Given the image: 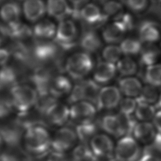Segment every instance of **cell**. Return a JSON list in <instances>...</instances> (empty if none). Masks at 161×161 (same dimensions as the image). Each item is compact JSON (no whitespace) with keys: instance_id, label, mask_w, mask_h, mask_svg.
Masks as SVG:
<instances>
[{"instance_id":"obj_1","label":"cell","mask_w":161,"mask_h":161,"mask_svg":"<svg viewBox=\"0 0 161 161\" xmlns=\"http://www.w3.org/2000/svg\"><path fill=\"white\" fill-rule=\"evenodd\" d=\"M52 136L44 124H36L24 132L22 149L30 158H42L51 150Z\"/></svg>"},{"instance_id":"obj_2","label":"cell","mask_w":161,"mask_h":161,"mask_svg":"<svg viewBox=\"0 0 161 161\" xmlns=\"http://www.w3.org/2000/svg\"><path fill=\"white\" fill-rule=\"evenodd\" d=\"M9 92L10 101L17 114L30 112L35 108L38 94L31 85L20 83Z\"/></svg>"},{"instance_id":"obj_3","label":"cell","mask_w":161,"mask_h":161,"mask_svg":"<svg viewBox=\"0 0 161 161\" xmlns=\"http://www.w3.org/2000/svg\"><path fill=\"white\" fill-rule=\"evenodd\" d=\"M94 69V61L90 53L84 51L71 55L65 62L64 71L72 80L80 81Z\"/></svg>"},{"instance_id":"obj_4","label":"cell","mask_w":161,"mask_h":161,"mask_svg":"<svg viewBox=\"0 0 161 161\" xmlns=\"http://www.w3.org/2000/svg\"><path fill=\"white\" fill-rule=\"evenodd\" d=\"M101 89L100 85L93 79L78 81L74 85L70 93L67 96L68 103L71 105L81 101H87L96 106Z\"/></svg>"},{"instance_id":"obj_5","label":"cell","mask_w":161,"mask_h":161,"mask_svg":"<svg viewBox=\"0 0 161 161\" xmlns=\"http://www.w3.org/2000/svg\"><path fill=\"white\" fill-rule=\"evenodd\" d=\"M77 37L78 30L75 22L67 18L59 21L53 41L63 51H67L75 47Z\"/></svg>"},{"instance_id":"obj_6","label":"cell","mask_w":161,"mask_h":161,"mask_svg":"<svg viewBox=\"0 0 161 161\" xmlns=\"http://www.w3.org/2000/svg\"><path fill=\"white\" fill-rule=\"evenodd\" d=\"M77 141L75 128L69 126L60 127L52 136L50 151L67 153L76 146Z\"/></svg>"},{"instance_id":"obj_7","label":"cell","mask_w":161,"mask_h":161,"mask_svg":"<svg viewBox=\"0 0 161 161\" xmlns=\"http://www.w3.org/2000/svg\"><path fill=\"white\" fill-rule=\"evenodd\" d=\"M114 153L116 161H139L141 158L140 146L130 136H124L118 142Z\"/></svg>"},{"instance_id":"obj_8","label":"cell","mask_w":161,"mask_h":161,"mask_svg":"<svg viewBox=\"0 0 161 161\" xmlns=\"http://www.w3.org/2000/svg\"><path fill=\"white\" fill-rule=\"evenodd\" d=\"M25 131V128L16 118L13 121L0 126V135L4 145L8 148L19 147Z\"/></svg>"},{"instance_id":"obj_9","label":"cell","mask_w":161,"mask_h":161,"mask_svg":"<svg viewBox=\"0 0 161 161\" xmlns=\"http://www.w3.org/2000/svg\"><path fill=\"white\" fill-rule=\"evenodd\" d=\"M96 106L87 101H81L70 106V121L75 125L94 120Z\"/></svg>"},{"instance_id":"obj_10","label":"cell","mask_w":161,"mask_h":161,"mask_svg":"<svg viewBox=\"0 0 161 161\" xmlns=\"http://www.w3.org/2000/svg\"><path fill=\"white\" fill-rule=\"evenodd\" d=\"M89 146L97 159L109 158L114 151L113 141L103 133L95 135L89 142Z\"/></svg>"},{"instance_id":"obj_11","label":"cell","mask_w":161,"mask_h":161,"mask_svg":"<svg viewBox=\"0 0 161 161\" xmlns=\"http://www.w3.org/2000/svg\"><path fill=\"white\" fill-rule=\"evenodd\" d=\"M45 125L62 127L70 121V107L67 104L57 102L43 117Z\"/></svg>"},{"instance_id":"obj_12","label":"cell","mask_w":161,"mask_h":161,"mask_svg":"<svg viewBox=\"0 0 161 161\" xmlns=\"http://www.w3.org/2000/svg\"><path fill=\"white\" fill-rule=\"evenodd\" d=\"M121 91L115 86H105L101 89L96 107L98 109H111L121 102Z\"/></svg>"},{"instance_id":"obj_13","label":"cell","mask_w":161,"mask_h":161,"mask_svg":"<svg viewBox=\"0 0 161 161\" xmlns=\"http://www.w3.org/2000/svg\"><path fill=\"white\" fill-rule=\"evenodd\" d=\"M79 16L89 26H95L104 21L106 15L94 3H86L79 9Z\"/></svg>"},{"instance_id":"obj_14","label":"cell","mask_w":161,"mask_h":161,"mask_svg":"<svg viewBox=\"0 0 161 161\" xmlns=\"http://www.w3.org/2000/svg\"><path fill=\"white\" fill-rule=\"evenodd\" d=\"M68 0H47V13L58 21L67 19L74 12Z\"/></svg>"},{"instance_id":"obj_15","label":"cell","mask_w":161,"mask_h":161,"mask_svg":"<svg viewBox=\"0 0 161 161\" xmlns=\"http://www.w3.org/2000/svg\"><path fill=\"white\" fill-rule=\"evenodd\" d=\"M22 13L28 21L36 23L47 13L46 3L43 0H25L23 3Z\"/></svg>"},{"instance_id":"obj_16","label":"cell","mask_w":161,"mask_h":161,"mask_svg":"<svg viewBox=\"0 0 161 161\" xmlns=\"http://www.w3.org/2000/svg\"><path fill=\"white\" fill-rule=\"evenodd\" d=\"M71 80L64 73L57 74L51 81L49 93L57 99L65 96H68L74 86Z\"/></svg>"},{"instance_id":"obj_17","label":"cell","mask_w":161,"mask_h":161,"mask_svg":"<svg viewBox=\"0 0 161 161\" xmlns=\"http://www.w3.org/2000/svg\"><path fill=\"white\" fill-rule=\"evenodd\" d=\"M57 25L48 19H42L32 28V35L37 41H50L54 39Z\"/></svg>"},{"instance_id":"obj_18","label":"cell","mask_w":161,"mask_h":161,"mask_svg":"<svg viewBox=\"0 0 161 161\" xmlns=\"http://www.w3.org/2000/svg\"><path fill=\"white\" fill-rule=\"evenodd\" d=\"M15 65L7 64L0 67V91H9L15 86L19 84L20 71Z\"/></svg>"},{"instance_id":"obj_19","label":"cell","mask_w":161,"mask_h":161,"mask_svg":"<svg viewBox=\"0 0 161 161\" xmlns=\"http://www.w3.org/2000/svg\"><path fill=\"white\" fill-rule=\"evenodd\" d=\"M116 70L114 64L105 60L99 62L93 70L92 79L99 85L108 83L115 76Z\"/></svg>"},{"instance_id":"obj_20","label":"cell","mask_w":161,"mask_h":161,"mask_svg":"<svg viewBox=\"0 0 161 161\" xmlns=\"http://www.w3.org/2000/svg\"><path fill=\"white\" fill-rule=\"evenodd\" d=\"M79 44L82 51L91 54L96 52L100 48L101 40L96 31L88 28L81 34Z\"/></svg>"},{"instance_id":"obj_21","label":"cell","mask_w":161,"mask_h":161,"mask_svg":"<svg viewBox=\"0 0 161 161\" xmlns=\"http://www.w3.org/2000/svg\"><path fill=\"white\" fill-rule=\"evenodd\" d=\"M22 8L16 2H7L0 9V18L6 25L20 21Z\"/></svg>"},{"instance_id":"obj_22","label":"cell","mask_w":161,"mask_h":161,"mask_svg":"<svg viewBox=\"0 0 161 161\" xmlns=\"http://www.w3.org/2000/svg\"><path fill=\"white\" fill-rule=\"evenodd\" d=\"M127 30L118 21L108 25L103 30L102 37L109 44H115L121 42Z\"/></svg>"},{"instance_id":"obj_23","label":"cell","mask_w":161,"mask_h":161,"mask_svg":"<svg viewBox=\"0 0 161 161\" xmlns=\"http://www.w3.org/2000/svg\"><path fill=\"white\" fill-rule=\"evenodd\" d=\"M7 36L13 39L14 41H23L31 36L32 35V28L19 21L18 23L6 25L5 26Z\"/></svg>"},{"instance_id":"obj_24","label":"cell","mask_w":161,"mask_h":161,"mask_svg":"<svg viewBox=\"0 0 161 161\" xmlns=\"http://www.w3.org/2000/svg\"><path fill=\"white\" fill-rule=\"evenodd\" d=\"M119 86L120 91L130 97H137L143 89L140 81L138 79L131 76L121 79L119 82Z\"/></svg>"},{"instance_id":"obj_25","label":"cell","mask_w":161,"mask_h":161,"mask_svg":"<svg viewBox=\"0 0 161 161\" xmlns=\"http://www.w3.org/2000/svg\"><path fill=\"white\" fill-rule=\"evenodd\" d=\"M133 133L135 139L143 143H148L153 140L156 135L154 125L148 121L136 123Z\"/></svg>"},{"instance_id":"obj_26","label":"cell","mask_w":161,"mask_h":161,"mask_svg":"<svg viewBox=\"0 0 161 161\" xmlns=\"http://www.w3.org/2000/svg\"><path fill=\"white\" fill-rule=\"evenodd\" d=\"M160 31L157 24L153 21L143 22L139 29V36L142 42L153 43L160 38Z\"/></svg>"},{"instance_id":"obj_27","label":"cell","mask_w":161,"mask_h":161,"mask_svg":"<svg viewBox=\"0 0 161 161\" xmlns=\"http://www.w3.org/2000/svg\"><path fill=\"white\" fill-rule=\"evenodd\" d=\"M78 140L80 143L87 144L92 138L97 134V125L94 120L78 124L75 126Z\"/></svg>"},{"instance_id":"obj_28","label":"cell","mask_w":161,"mask_h":161,"mask_svg":"<svg viewBox=\"0 0 161 161\" xmlns=\"http://www.w3.org/2000/svg\"><path fill=\"white\" fill-rule=\"evenodd\" d=\"M71 161H96L89 145L80 143L76 145L70 155Z\"/></svg>"},{"instance_id":"obj_29","label":"cell","mask_w":161,"mask_h":161,"mask_svg":"<svg viewBox=\"0 0 161 161\" xmlns=\"http://www.w3.org/2000/svg\"><path fill=\"white\" fill-rule=\"evenodd\" d=\"M160 55L158 48L152 43H148L142 47L140 52V59L142 64L148 66L157 64Z\"/></svg>"},{"instance_id":"obj_30","label":"cell","mask_w":161,"mask_h":161,"mask_svg":"<svg viewBox=\"0 0 161 161\" xmlns=\"http://www.w3.org/2000/svg\"><path fill=\"white\" fill-rule=\"evenodd\" d=\"M58 101V99L50 93L38 95L35 109L43 118L47 111Z\"/></svg>"},{"instance_id":"obj_31","label":"cell","mask_w":161,"mask_h":161,"mask_svg":"<svg viewBox=\"0 0 161 161\" xmlns=\"http://www.w3.org/2000/svg\"><path fill=\"white\" fill-rule=\"evenodd\" d=\"M136 102L137 106L135 111L136 118L142 121L153 119L156 113L155 108L151 104L145 102L140 101H136Z\"/></svg>"},{"instance_id":"obj_32","label":"cell","mask_w":161,"mask_h":161,"mask_svg":"<svg viewBox=\"0 0 161 161\" xmlns=\"http://www.w3.org/2000/svg\"><path fill=\"white\" fill-rule=\"evenodd\" d=\"M116 64L117 70L123 75L130 76L136 72L137 65L130 56L121 57Z\"/></svg>"},{"instance_id":"obj_33","label":"cell","mask_w":161,"mask_h":161,"mask_svg":"<svg viewBox=\"0 0 161 161\" xmlns=\"http://www.w3.org/2000/svg\"><path fill=\"white\" fill-rule=\"evenodd\" d=\"M119 47L123 54L127 56L140 53L142 48L141 42L135 38H126L121 42Z\"/></svg>"},{"instance_id":"obj_34","label":"cell","mask_w":161,"mask_h":161,"mask_svg":"<svg viewBox=\"0 0 161 161\" xmlns=\"http://www.w3.org/2000/svg\"><path fill=\"white\" fill-rule=\"evenodd\" d=\"M145 79L148 84L155 87L161 86V64H155L147 67Z\"/></svg>"},{"instance_id":"obj_35","label":"cell","mask_w":161,"mask_h":161,"mask_svg":"<svg viewBox=\"0 0 161 161\" xmlns=\"http://www.w3.org/2000/svg\"><path fill=\"white\" fill-rule=\"evenodd\" d=\"M122 54L119 46H117L115 44L107 45L102 51V57L104 60L113 64L117 63L121 58Z\"/></svg>"},{"instance_id":"obj_36","label":"cell","mask_w":161,"mask_h":161,"mask_svg":"<svg viewBox=\"0 0 161 161\" xmlns=\"http://www.w3.org/2000/svg\"><path fill=\"white\" fill-rule=\"evenodd\" d=\"M159 96L156 87L148 84L143 87L140 94L136 98V100L152 104L157 102Z\"/></svg>"},{"instance_id":"obj_37","label":"cell","mask_w":161,"mask_h":161,"mask_svg":"<svg viewBox=\"0 0 161 161\" xmlns=\"http://www.w3.org/2000/svg\"><path fill=\"white\" fill-rule=\"evenodd\" d=\"M136 106L137 102L136 99L127 97L122 99L119 103L120 113L127 116H131V114L135 111Z\"/></svg>"},{"instance_id":"obj_38","label":"cell","mask_w":161,"mask_h":161,"mask_svg":"<svg viewBox=\"0 0 161 161\" xmlns=\"http://www.w3.org/2000/svg\"><path fill=\"white\" fill-rule=\"evenodd\" d=\"M122 10L121 4L114 0L107 1L105 2L103 11L104 14L106 16H118L119 15Z\"/></svg>"},{"instance_id":"obj_39","label":"cell","mask_w":161,"mask_h":161,"mask_svg":"<svg viewBox=\"0 0 161 161\" xmlns=\"http://www.w3.org/2000/svg\"><path fill=\"white\" fill-rule=\"evenodd\" d=\"M13 111L9 97L0 96V120L9 117Z\"/></svg>"},{"instance_id":"obj_40","label":"cell","mask_w":161,"mask_h":161,"mask_svg":"<svg viewBox=\"0 0 161 161\" xmlns=\"http://www.w3.org/2000/svg\"><path fill=\"white\" fill-rule=\"evenodd\" d=\"M128 7L133 11H143L147 5V0H126Z\"/></svg>"},{"instance_id":"obj_41","label":"cell","mask_w":161,"mask_h":161,"mask_svg":"<svg viewBox=\"0 0 161 161\" xmlns=\"http://www.w3.org/2000/svg\"><path fill=\"white\" fill-rule=\"evenodd\" d=\"M11 55L8 48L0 47V67L9 64Z\"/></svg>"},{"instance_id":"obj_42","label":"cell","mask_w":161,"mask_h":161,"mask_svg":"<svg viewBox=\"0 0 161 161\" xmlns=\"http://www.w3.org/2000/svg\"><path fill=\"white\" fill-rule=\"evenodd\" d=\"M153 125L158 133H161V109L156 112L153 119Z\"/></svg>"},{"instance_id":"obj_43","label":"cell","mask_w":161,"mask_h":161,"mask_svg":"<svg viewBox=\"0 0 161 161\" xmlns=\"http://www.w3.org/2000/svg\"><path fill=\"white\" fill-rule=\"evenodd\" d=\"M139 161H161V158L151 153H146L141 157Z\"/></svg>"},{"instance_id":"obj_44","label":"cell","mask_w":161,"mask_h":161,"mask_svg":"<svg viewBox=\"0 0 161 161\" xmlns=\"http://www.w3.org/2000/svg\"><path fill=\"white\" fill-rule=\"evenodd\" d=\"M153 147L157 150L161 152V133L156 134L153 139Z\"/></svg>"},{"instance_id":"obj_45","label":"cell","mask_w":161,"mask_h":161,"mask_svg":"<svg viewBox=\"0 0 161 161\" xmlns=\"http://www.w3.org/2000/svg\"><path fill=\"white\" fill-rule=\"evenodd\" d=\"M69 3L74 6L75 9H79L82 6L86 4L88 0H68Z\"/></svg>"},{"instance_id":"obj_46","label":"cell","mask_w":161,"mask_h":161,"mask_svg":"<svg viewBox=\"0 0 161 161\" xmlns=\"http://www.w3.org/2000/svg\"><path fill=\"white\" fill-rule=\"evenodd\" d=\"M6 36H7V35H6L5 27L0 25V47H1V45L4 41Z\"/></svg>"},{"instance_id":"obj_47","label":"cell","mask_w":161,"mask_h":161,"mask_svg":"<svg viewBox=\"0 0 161 161\" xmlns=\"http://www.w3.org/2000/svg\"><path fill=\"white\" fill-rule=\"evenodd\" d=\"M4 145V141H3V138H2V137H1V135H0V154H1V152L3 151V148Z\"/></svg>"},{"instance_id":"obj_48","label":"cell","mask_w":161,"mask_h":161,"mask_svg":"<svg viewBox=\"0 0 161 161\" xmlns=\"http://www.w3.org/2000/svg\"><path fill=\"white\" fill-rule=\"evenodd\" d=\"M157 107L160 109H161V94L159 96L157 102Z\"/></svg>"},{"instance_id":"obj_49","label":"cell","mask_w":161,"mask_h":161,"mask_svg":"<svg viewBox=\"0 0 161 161\" xmlns=\"http://www.w3.org/2000/svg\"><path fill=\"white\" fill-rule=\"evenodd\" d=\"M97 1H107V0H97Z\"/></svg>"},{"instance_id":"obj_50","label":"cell","mask_w":161,"mask_h":161,"mask_svg":"<svg viewBox=\"0 0 161 161\" xmlns=\"http://www.w3.org/2000/svg\"><path fill=\"white\" fill-rule=\"evenodd\" d=\"M18 1H25V0H18Z\"/></svg>"}]
</instances>
